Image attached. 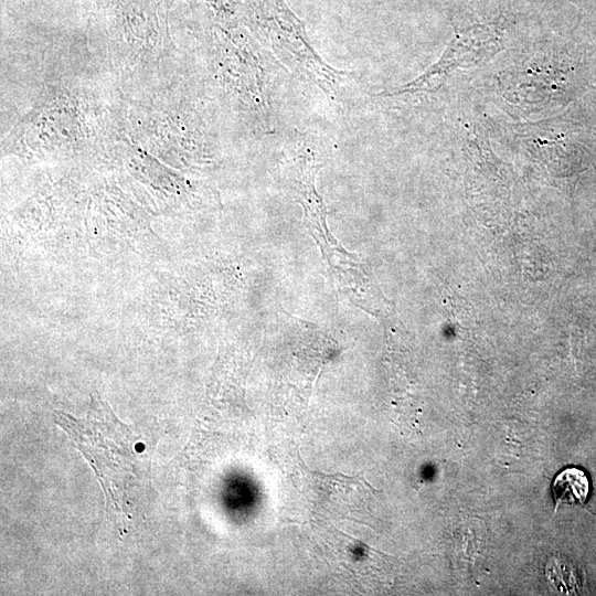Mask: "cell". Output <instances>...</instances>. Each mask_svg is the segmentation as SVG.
<instances>
[{
  "label": "cell",
  "instance_id": "1",
  "mask_svg": "<svg viewBox=\"0 0 596 596\" xmlns=\"http://www.w3.org/2000/svg\"><path fill=\"white\" fill-rule=\"evenodd\" d=\"M458 36L448 45L441 58L433 65L424 75L417 79L401 87L397 94L405 92H416L432 89L439 85L447 73L458 68L472 65L483 60L486 56L494 54L496 45L492 39L485 40L483 38L473 43H469L468 39Z\"/></svg>",
  "mask_w": 596,
  "mask_h": 596
},
{
  "label": "cell",
  "instance_id": "2",
  "mask_svg": "<svg viewBox=\"0 0 596 596\" xmlns=\"http://www.w3.org/2000/svg\"><path fill=\"white\" fill-rule=\"evenodd\" d=\"M551 489L557 504H584L589 494V480L584 470L570 467L555 476Z\"/></svg>",
  "mask_w": 596,
  "mask_h": 596
}]
</instances>
